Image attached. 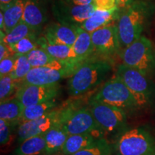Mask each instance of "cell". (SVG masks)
<instances>
[{
	"mask_svg": "<svg viewBox=\"0 0 155 155\" xmlns=\"http://www.w3.org/2000/svg\"><path fill=\"white\" fill-rule=\"evenodd\" d=\"M153 14V5L141 0H136L125 9L117 22L121 50L140 38Z\"/></svg>",
	"mask_w": 155,
	"mask_h": 155,
	"instance_id": "1",
	"label": "cell"
},
{
	"mask_svg": "<svg viewBox=\"0 0 155 155\" xmlns=\"http://www.w3.org/2000/svg\"><path fill=\"white\" fill-rule=\"evenodd\" d=\"M112 69L111 63L104 59L86 60L70 77L68 88L71 96L88 93L104 82Z\"/></svg>",
	"mask_w": 155,
	"mask_h": 155,
	"instance_id": "2",
	"label": "cell"
},
{
	"mask_svg": "<svg viewBox=\"0 0 155 155\" xmlns=\"http://www.w3.org/2000/svg\"><path fill=\"white\" fill-rule=\"evenodd\" d=\"M59 123L69 135L91 134L97 138L104 131L98 124L90 108L74 104L60 110Z\"/></svg>",
	"mask_w": 155,
	"mask_h": 155,
	"instance_id": "3",
	"label": "cell"
},
{
	"mask_svg": "<svg viewBox=\"0 0 155 155\" xmlns=\"http://www.w3.org/2000/svg\"><path fill=\"white\" fill-rule=\"evenodd\" d=\"M85 61L77 59L57 61L45 67L33 68L21 83L37 86H50L57 84L61 79L74 74Z\"/></svg>",
	"mask_w": 155,
	"mask_h": 155,
	"instance_id": "4",
	"label": "cell"
},
{
	"mask_svg": "<svg viewBox=\"0 0 155 155\" xmlns=\"http://www.w3.org/2000/svg\"><path fill=\"white\" fill-rule=\"evenodd\" d=\"M120 56L124 65L138 70L147 75L154 61L152 42L141 35L121 50Z\"/></svg>",
	"mask_w": 155,
	"mask_h": 155,
	"instance_id": "5",
	"label": "cell"
},
{
	"mask_svg": "<svg viewBox=\"0 0 155 155\" xmlns=\"http://www.w3.org/2000/svg\"><path fill=\"white\" fill-rule=\"evenodd\" d=\"M91 100L121 109L137 106L129 89L117 75L104 83Z\"/></svg>",
	"mask_w": 155,
	"mask_h": 155,
	"instance_id": "6",
	"label": "cell"
},
{
	"mask_svg": "<svg viewBox=\"0 0 155 155\" xmlns=\"http://www.w3.org/2000/svg\"><path fill=\"white\" fill-rule=\"evenodd\" d=\"M119 155H155V142L147 131L140 128L126 131L116 144Z\"/></svg>",
	"mask_w": 155,
	"mask_h": 155,
	"instance_id": "7",
	"label": "cell"
},
{
	"mask_svg": "<svg viewBox=\"0 0 155 155\" xmlns=\"http://www.w3.org/2000/svg\"><path fill=\"white\" fill-rule=\"evenodd\" d=\"M116 75L120 77L129 89L137 106H143L148 104L152 91L146 75L124 64L119 65Z\"/></svg>",
	"mask_w": 155,
	"mask_h": 155,
	"instance_id": "8",
	"label": "cell"
},
{
	"mask_svg": "<svg viewBox=\"0 0 155 155\" xmlns=\"http://www.w3.org/2000/svg\"><path fill=\"white\" fill-rule=\"evenodd\" d=\"M51 9L58 22L76 27L91 16L96 7L94 5H75L66 0H55Z\"/></svg>",
	"mask_w": 155,
	"mask_h": 155,
	"instance_id": "9",
	"label": "cell"
},
{
	"mask_svg": "<svg viewBox=\"0 0 155 155\" xmlns=\"http://www.w3.org/2000/svg\"><path fill=\"white\" fill-rule=\"evenodd\" d=\"M89 104L95 119L104 132L113 134L125 124L127 116L123 109L91 99Z\"/></svg>",
	"mask_w": 155,
	"mask_h": 155,
	"instance_id": "10",
	"label": "cell"
},
{
	"mask_svg": "<svg viewBox=\"0 0 155 155\" xmlns=\"http://www.w3.org/2000/svg\"><path fill=\"white\" fill-rule=\"evenodd\" d=\"M58 83L50 86H37L21 83L15 96L25 107L55 99L59 94Z\"/></svg>",
	"mask_w": 155,
	"mask_h": 155,
	"instance_id": "11",
	"label": "cell"
},
{
	"mask_svg": "<svg viewBox=\"0 0 155 155\" xmlns=\"http://www.w3.org/2000/svg\"><path fill=\"white\" fill-rule=\"evenodd\" d=\"M59 115L60 110L54 109L39 119L20 123L17 131L18 141L21 143L30 137L45 134L59 123Z\"/></svg>",
	"mask_w": 155,
	"mask_h": 155,
	"instance_id": "12",
	"label": "cell"
},
{
	"mask_svg": "<svg viewBox=\"0 0 155 155\" xmlns=\"http://www.w3.org/2000/svg\"><path fill=\"white\" fill-rule=\"evenodd\" d=\"M94 50L103 55H111L121 49L117 25L111 24L91 33Z\"/></svg>",
	"mask_w": 155,
	"mask_h": 155,
	"instance_id": "13",
	"label": "cell"
},
{
	"mask_svg": "<svg viewBox=\"0 0 155 155\" xmlns=\"http://www.w3.org/2000/svg\"><path fill=\"white\" fill-rule=\"evenodd\" d=\"M43 37L53 43L73 46L77 38L76 27L60 22L53 23L45 29Z\"/></svg>",
	"mask_w": 155,
	"mask_h": 155,
	"instance_id": "14",
	"label": "cell"
},
{
	"mask_svg": "<svg viewBox=\"0 0 155 155\" xmlns=\"http://www.w3.org/2000/svg\"><path fill=\"white\" fill-rule=\"evenodd\" d=\"M47 20L45 6L41 0H25L22 22L37 32Z\"/></svg>",
	"mask_w": 155,
	"mask_h": 155,
	"instance_id": "15",
	"label": "cell"
},
{
	"mask_svg": "<svg viewBox=\"0 0 155 155\" xmlns=\"http://www.w3.org/2000/svg\"><path fill=\"white\" fill-rule=\"evenodd\" d=\"M46 142L45 154L53 155L62 151L69 134L60 123H58L44 134Z\"/></svg>",
	"mask_w": 155,
	"mask_h": 155,
	"instance_id": "16",
	"label": "cell"
},
{
	"mask_svg": "<svg viewBox=\"0 0 155 155\" xmlns=\"http://www.w3.org/2000/svg\"><path fill=\"white\" fill-rule=\"evenodd\" d=\"M77 38L72 48L75 58L81 61L88 60L95 51L93 45L91 33L76 27Z\"/></svg>",
	"mask_w": 155,
	"mask_h": 155,
	"instance_id": "17",
	"label": "cell"
},
{
	"mask_svg": "<svg viewBox=\"0 0 155 155\" xmlns=\"http://www.w3.org/2000/svg\"><path fill=\"white\" fill-rule=\"evenodd\" d=\"M25 108L16 97L2 101L0 104V119L15 125L21 121Z\"/></svg>",
	"mask_w": 155,
	"mask_h": 155,
	"instance_id": "18",
	"label": "cell"
},
{
	"mask_svg": "<svg viewBox=\"0 0 155 155\" xmlns=\"http://www.w3.org/2000/svg\"><path fill=\"white\" fill-rule=\"evenodd\" d=\"M117 10H101L96 9L91 16L88 17L78 28L92 33L98 29L111 24L115 17V12Z\"/></svg>",
	"mask_w": 155,
	"mask_h": 155,
	"instance_id": "19",
	"label": "cell"
},
{
	"mask_svg": "<svg viewBox=\"0 0 155 155\" xmlns=\"http://www.w3.org/2000/svg\"><path fill=\"white\" fill-rule=\"evenodd\" d=\"M25 0H15L7 7L1 8L5 19L4 32L8 33L22 20L24 13Z\"/></svg>",
	"mask_w": 155,
	"mask_h": 155,
	"instance_id": "20",
	"label": "cell"
},
{
	"mask_svg": "<svg viewBox=\"0 0 155 155\" xmlns=\"http://www.w3.org/2000/svg\"><path fill=\"white\" fill-rule=\"evenodd\" d=\"M97 138L91 134L69 135L61 152L64 155H73L93 144Z\"/></svg>",
	"mask_w": 155,
	"mask_h": 155,
	"instance_id": "21",
	"label": "cell"
},
{
	"mask_svg": "<svg viewBox=\"0 0 155 155\" xmlns=\"http://www.w3.org/2000/svg\"><path fill=\"white\" fill-rule=\"evenodd\" d=\"M39 47L42 48L57 61H68L75 59L72 46L53 43L48 41L43 36L38 40Z\"/></svg>",
	"mask_w": 155,
	"mask_h": 155,
	"instance_id": "22",
	"label": "cell"
},
{
	"mask_svg": "<svg viewBox=\"0 0 155 155\" xmlns=\"http://www.w3.org/2000/svg\"><path fill=\"white\" fill-rule=\"evenodd\" d=\"M46 142L44 134L25 139L20 143L15 152V155L45 154Z\"/></svg>",
	"mask_w": 155,
	"mask_h": 155,
	"instance_id": "23",
	"label": "cell"
},
{
	"mask_svg": "<svg viewBox=\"0 0 155 155\" xmlns=\"http://www.w3.org/2000/svg\"><path fill=\"white\" fill-rule=\"evenodd\" d=\"M56 106L57 103L55 99H53L25 107L20 122L22 123V122L39 119L49 112L53 111Z\"/></svg>",
	"mask_w": 155,
	"mask_h": 155,
	"instance_id": "24",
	"label": "cell"
},
{
	"mask_svg": "<svg viewBox=\"0 0 155 155\" xmlns=\"http://www.w3.org/2000/svg\"><path fill=\"white\" fill-rule=\"evenodd\" d=\"M36 34V32L27 25L26 23L21 21L16 27L9 31L8 33L1 37V42H4L7 45L11 46L12 45L20 41L31 35Z\"/></svg>",
	"mask_w": 155,
	"mask_h": 155,
	"instance_id": "25",
	"label": "cell"
},
{
	"mask_svg": "<svg viewBox=\"0 0 155 155\" xmlns=\"http://www.w3.org/2000/svg\"><path fill=\"white\" fill-rule=\"evenodd\" d=\"M27 56L32 68L47 66L55 60L40 47H38L32 50Z\"/></svg>",
	"mask_w": 155,
	"mask_h": 155,
	"instance_id": "26",
	"label": "cell"
},
{
	"mask_svg": "<svg viewBox=\"0 0 155 155\" xmlns=\"http://www.w3.org/2000/svg\"><path fill=\"white\" fill-rule=\"evenodd\" d=\"M111 149L105 139H96L93 144L86 148L79 151L73 155H111Z\"/></svg>",
	"mask_w": 155,
	"mask_h": 155,
	"instance_id": "27",
	"label": "cell"
},
{
	"mask_svg": "<svg viewBox=\"0 0 155 155\" xmlns=\"http://www.w3.org/2000/svg\"><path fill=\"white\" fill-rule=\"evenodd\" d=\"M38 40V38H37L36 34L31 35L20 41L12 45L10 48L15 53L19 55H28L32 50L39 47Z\"/></svg>",
	"mask_w": 155,
	"mask_h": 155,
	"instance_id": "28",
	"label": "cell"
},
{
	"mask_svg": "<svg viewBox=\"0 0 155 155\" xmlns=\"http://www.w3.org/2000/svg\"><path fill=\"white\" fill-rule=\"evenodd\" d=\"M20 81H15L9 75L0 78V100L1 101L8 99L9 97L17 91Z\"/></svg>",
	"mask_w": 155,
	"mask_h": 155,
	"instance_id": "29",
	"label": "cell"
},
{
	"mask_svg": "<svg viewBox=\"0 0 155 155\" xmlns=\"http://www.w3.org/2000/svg\"><path fill=\"white\" fill-rule=\"evenodd\" d=\"M32 68L27 55H19L15 68L9 75L14 80L22 82Z\"/></svg>",
	"mask_w": 155,
	"mask_h": 155,
	"instance_id": "30",
	"label": "cell"
},
{
	"mask_svg": "<svg viewBox=\"0 0 155 155\" xmlns=\"http://www.w3.org/2000/svg\"><path fill=\"white\" fill-rule=\"evenodd\" d=\"M19 55V54L15 53L0 61V78L9 75L12 73L16 66Z\"/></svg>",
	"mask_w": 155,
	"mask_h": 155,
	"instance_id": "31",
	"label": "cell"
},
{
	"mask_svg": "<svg viewBox=\"0 0 155 155\" xmlns=\"http://www.w3.org/2000/svg\"><path fill=\"white\" fill-rule=\"evenodd\" d=\"M12 126L9 122L0 119V144L2 146H5L10 141Z\"/></svg>",
	"mask_w": 155,
	"mask_h": 155,
	"instance_id": "32",
	"label": "cell"
},
{
	"mask_svg": "<svg viewBox=\"0 0 155 155\" xmlns=\"http://www.w3.org/2000/svg\"><path fill=\"white\" fill-rule=\"evenodd\" d=\"M96 9L101 10H117L116 0H94Z\"/></svg>",
	"mask_w": 155,
	"mask_h": 155,
	"instance_id": "33",
	"label": "cell"
},
{
	"mask_svg": "<svg viewBox=\"0 0 155 155\" xmlns=\"http://www.w3.org/2000/svg\"><path fill=\"white\" fill-rule=\"evenodd\" d=\"M14 54L15 53L11 49L10 46L7 45L4 42H0V61L9 57V56L14 55Z\"/></svg>",
	"mask_w": 155,
	"mask_h": 155,
	"instance_id": "34",
	"label": "cell"
},
{
	"mask_svg": "<svg viewBox=\"0 0 155 155\" xmlns=\"http://www.w3.org/2000/svg\"><path fill=\"white\" fill-rule=\"evenodd\" d=\"M136 0H116L118 8L126 9L129 7Z\"/></svg>",
	"mask_w": 155,
	"mask_h": 155,
	"instance_id": "35",
	"label": "cell"
},
{
	"mask_svg": "<svg viewBox=\"0 0 155 155\" xmlns=\"http://www.w3.org/2000/svg\"><path fill=\"white\" fill-rule=\"evenodd\" d=\"M74 4L75 5H94V0H66Z\"/></svg>",
	"mask_w": 155,
	"mask_h": 155,
	"instance_id": "36",
	"label": "cell"
},
{
	"mask_svg": "<svg viewBox=\"0 0 155 155\" xmlns=\"http://www.w3.org/2000/svg\"><path fill=\"white\" fill-rule=\"evenodd\" d=\"M5 29V19H4V15L2 12H0V31L4 32Z\"/></svg>",
	"mask_w": 155,
	"mask_h": 155,
	"instance_id": "37",
	"label": "cell"
},
{
	"mask_svg": "<svg viewBox=\"0 0 155 155\" xmlns=\"http://www.w3.org/2000/svg\"><path fill=\"white\" fill-rule=\"evenodd\" d=\"M15 0H0V5H1L0 7H1V8H3V7H5L10 5Z\"/></svg>",
	"mask_w": 155,
	"mask_h": 155,
	"instance_id": "38",
	"label": "cell"
},
{
	"mask_svg": "<svg viewBox=\"0 0 155 155\" xmlns=\"http://www.w3.org/2000/svg\"><path fill=\"white\" fill-rule=\"evenodd\" d=\"M154 63H155V59H154Z\"/></svg>",
	"mask_w": 155,
	"mask_h": 155,
	"instance_id": "39",
	"label": "cell"
}]
</instances>
